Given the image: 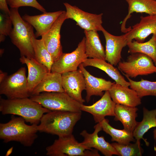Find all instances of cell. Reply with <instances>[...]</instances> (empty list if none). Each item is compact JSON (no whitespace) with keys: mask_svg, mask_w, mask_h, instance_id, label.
<instances>
[{"mask_svg":"<svg viewBox=\"0 0 156 156\" xmlns=\"http://www.w3.org/2000/svg\"><path fill=\"white\" fill-rule=\"evenodd\" d=\"M86 53L90 58L105 60V52L97 31L84 30Z\"/></svg>","mask_w":156,"mask_h":156,"instance_id":"obj_23","label":"cell"},{"mask_svg":"<svg viewBox=\"0 0 156 156\" xmlns=\"http://www.w3.org/2000/svg\"><path fill=\"white\" fill-rule=\"evenodd\" d=\"M81 112L53 111L44 114L40 124L38 131L62 137L72 134L73 128L80 119Z\"/></svg>","mask_w":156,"mask_h":156,"instance_id":"obj_1","label":"cell"},{"mask_svg":"<svg viewBox=\"0 0 156 156\" xmlns=\"http://www.w3.org/2000/svg\"><path fill=\"white\" fill-rule=\"evenodd\" d=\"M79 67L84 77L86 92V100L87 102L90 101L92 96H102L103 94V91L108 90L114 83L103 78L93 76L86 70L82 64Z\"/></svg>","mask_w":156,"mask_h":156,"instance_id":"obj_19","label":"cell"},{"mask_svg":"<svg viewBox=\"0 0 156 156\" xmlns=\"http://www.w3.org/2000/svg\"><path fill=\"white\" fill-rule=\"evenodd\" d=\"M139 22L125 34L128 43L134 39L143 42L151 34H156V15L141 16Z\"/></svg>","mask_w":156,"mask_h":156,"instance_id":"obj_16","label":"cell"},{"mask_svg":"<svg viewBox=\"0 0 156 156\" xmlns=\"http://www.w3.org/2000/svg\"><path fill=\"white\" fill-rule=\"evenodd\" d=\"M44 92H65L62 86L61 74L54 72L48 73L34 89L31 96Z\"/></svg>","mask_w":156,"mask_h":156,"instance_id":"obj_24","label":"cell"},{"mask_svg":"<svg viewBox=\"0 0 156 156\" xmlns=\"http://www.w3.org/2000/svg\"><path fill=\"white\" fill-rule=\"evenodd\" d=\"M29 98L51 111H81V104L72 98L65 92H44L31 96Z\"/></svg>","mask_w":156,"mask_h":156,"instance_id":"obj_5","label":"cell"},{"mask_svg":"<svg viewBox=\"0 0 156 156\" xmlns=\"http://www.w3.org/2000/svg\"><path fill=\"white\" fill-rule=\"evenodd\" d=\"M12 21L10 14L0 13V42L4 41L5 36H9L12 29Z\"/></svg>","mask_w":156,"mask_h":156,"instance_id":"obj_32","label":"cell"},{"mask_svg":"<svg viewBox=\"0 0 156 156\" xmlns=\"http://www.w3.org/2000/svg\"><path fill=\"white\" fill-rule=\"evenodd\" d=\"M110 97L116 104L136 107L141 104V100L136 92L128 87L114 83L108 90Z\"/></svg>","mask_w":156,"mask_h":156,"instance_id":"obj_17","label":"cell"},{"mask_svg":"<svg viewBox=\"0 0 156 156\" xmlns=\"http://www.w3.org/2000/svg\"><path fill=\"white\" fill-rule=\"evenodd\" d=\"M64 4L66 9V19L74 20L77 25L84 30L101 31L104 28L102 25L103 13H90L68 3H64Z\"/></svg>","mask_w":156,"mask_h":156,"instance_id":"obj_10","label":"cell"},{"mask_svg":"<svg viewBox=\"0 0 156 156\" xmlns=\"http://www.w3.org/2000/svg\"><path fill=\"white\" fill-rule=\"evenodd\" d=\"M153 138L154 139L155 141L156 140V128L154 129L153 131Z\"/></svg>","mask_w":156,"mask_h":156,"instance_id":"obj_36","label":"cell"},{"mask_svg":"<svg viewBox=\"0 0 156 156\" xmlns=\"http://www.w3.org/2000/svg\"><path fill=\"white\" fill-rule=\"evenodd\" d=\"M46 150V155L49 156H90V149H86L81 143L79 142L72 134L59 137Z\"/></svg>","mask_w":156,"mask_h":156,"instance_id":"obj_8","label":"cell"},{"mask_svg":"<svg viewBox=\"0 0 156 156\" xmlns=\"http://www.w3.org/2000/svg\"><path fill=\"white\" fill-rule=\"evenodd\" d=\"M143 118L140 122H138L133 132L136 141L143 140L147 146L149 143L143 138L144 134L151 128L156 127V109L149 110L145 107L143 109Z\"/></svg>","mask_w":156,"mask_h":156,"instance_id":"obj_26","label":"cell"},{"mask_svg":"<svg viewBox=\"0 0 156 156\" xmlns=\"http://www.w3.org/2000/svg\"><path fill=\"white\" fill-rule=\"evenodd\" d=\"M111 144L120 156H140L143 152L140 141H136L135 143L133 144L130 142L127 144H122L114 142Z\"/></svg>","mask_w":156,"mask_h":156,"instance_id":"obj_31","label":"cell"},{"mask_svg":"<svg viewBox=\"0 0 156 156\" xmlns=\"http://www.w3.org/2000/svg\"><path fill=\"white\" fill-rule=\"evenodd\" d=\"M62 86L65 92L72 98L81 104L85 102L81 93L86 90L83 75L79 68L77 70L62 74Z\"/></svg>","mask_w":156,"mask_h":156,"instance_id":"obj_12","label":"cell"},{"mask_svg":"<svg viewBox=\"0 0 156 156\" xmlns=\"http://www.w3.org/2000/svg\"><path fill=\"white\" fill-rule=\"evenodd\" d=\"M26 68L21 67L14 73L7 76L0 82V94L8 99L30 97Z\"/></svg>","mask_w":156,"mask_h":156,"instance_id":"obj_6","label":"cell"},{"mask_svg":"<svg viewBox=\"0 0 156 156\" xmlns=\"http://www.w3.org/2000/svg\"><path fill=\"white\" fill-rule=\"evenodd\" d=\"M64 11L60 10L53 12H45L36 15L25 14L22 18L31 24L36 30V38L41 36L48 31L59 16Z\"/></svg>","mask_w":156,"mask_h":156,"instance_id":"obj_18","label":"cell"},{"mask_svg":"<svg viewBox=\"0 0 156 156\" xmlns=\"http://www.w3.org/2000/svg\"><path fill=\"white\" fill-rule=\"evenodd\" d=\"M99 123L102 130L111 136L112 141H115L122 144H127L135 140L133 133L124 129L121 130L114 128L109 124V120L105 118Z\"/></svg>","mask_w":156,"mask_h":156,"instance_id":"obj_28","label":"cell"},{"mask_svg":"<svg viewBox=\"0 0 156 156\" xmlns=\"http://www.w3.org/2000/svg\"><path fill=\"white\" fill-rule=\"evenodd\" d=\"M19 60L22 64H26L28 68L27 86L31 95L35 88L41 81L47 73L51 72L46 66L34 58H29L22 56Z\"/></svg>","mask_w":156,"mask_h":156,"instance_id":"obj_20","label":"cell"},{"mask_svg":"<svg viewBox=\"0 0 156 156\" xmlns=\"http://www.w3.org/2000/svg\"><path fill=\"white\" fill-rule=\"evenodd\" d=\"M116 104L111 99L108 90L105 93L99 100L91 105L81 104V110L91 114L95 123H99L107 116H115Z\"/></svg>","mask_w":156,"mask_h":156,"instance_id":"obj_14","label":"cell"},{"mask_svg":"<svg viewBox=\"0 0 156 156\" xmlns=\"http://www.w3.org/2000/svg\"><path fill=\"white\" fill-rule=\"evenodd\" d=\"M105 61L102 60L87 58L82 64L84 67L90 66L102 70L114 80L116 83L124 86H130L129 82L125 80L118 69Z\"/></svg>","mask_w":156,"mask_h":156,"instance_id":"obj_25","label":"cell"},{"mask_svg":"<svg viewBox=\"0 0 156 156\" xmlns=\"http://www.w3.org/2000/svg\"><path fill=\"white\" fill-rule=\"evenodd\" d=\"M126 77L130 83V88L135 90L140 98L148 96H156V81H152L142 79L139 81H135L128 77Z\"/></svg>","mask_w":156,"mask_h":156,"instance_id":"obj_30","label":"cell"},{"mask_svg":"<svg viewBox=\"0 0 156 156\" xmlns=\"http://www.w3.org/2000/svg\"><path fill=\"white\" fill-rule=\"evenodd\" d=\"M128 5V13L121 26V30L126 33L130 29L126 27V22L134 12L146 13L148 15H156V0H125Z\"/></svg>","mask_w":156,"mask_h":156,"instance_id":"obj_21","label":"cell"},{"mask_svg":"<svg viewBox=\"0 0 156 156\" xmlns=\"http://www.w3.org/2000/svg\"><path fill=\"white\" fill-rule=\"evenodd\" d=\"M94 130L92 133H88L83 130L80 133L84 138L81 144L86 149H91L94 148L100 151L105 156H111L113 155L120 156L119 153L111 144L107 142L103 136L99 137L98 133L102 130L100 123L94 127Z\"/></svg>","mask_w":156,"mask_h":156,"instance_id":"obj_13","label":"cell"},{"mask_svg":"<svg viewBox=\"0 0 156 156\" xmlns=\"http://www.w3.org/2000/svg\"><path fill=\"white\" fill-rule=\"evenodd\" d=\"M6 0H0V9L3 12L10 14V10L8 8Z\"/></svg>","mask_w":156,"mask_h":156,"instance_id":"obj_34","label":"cell"},{"mask_svg":"<svg viewBox=\"0 0 156 156\" xmlns=\"http://www.w3.org/2000/svg\"><path fill=\"white\" fill-rule=\"evenodd\" d=\"M22 117L12 116L6 123H0V138L4 142L16 141L25 146L30 147L38 137V125H28Z\"/></svg>","mask_w":156,"mask_h":156,"instance_id":"obj_3","label":"cell"},{"mask_svg":"<svg viewBox=\"0 0 156 156\" xmlns=\"http://www.w3.org/2000/svg\"><path fill=\"white\" fill-rule=\"evenodd\" d=\"M10 10L13 28L9 36L12 42L19 50L21 56L35 58L31 42L32 37L35 36L33 27L21 17L18 8Z\"/></svg>","mask_w":156,"mask_h":156,"instance_id":"obj_4","label":"cell"},{"mask_svg":"<svg viewBox=\"0 0 156 156\" xmlns=\"http://www.w3.org/2000/svg\"><path fill=\"white\" fill-rule=\"evenodd\" d=\"M152 59L143 53H136L129 55L125 61L120 62L118 69L125 76L135 78L156 73V66Z\"/></svg>","mask_w":156,"mask_h":156,"instance_id":"obj_7","label":"cell"},{"mask_svg":"<svg viewBox=\"0 0 156 156\" xmlns=\"http://www.w3.org/2000/svg\"><path fill=\"white\" fill-rule=\"evenodd\" d=\"M101 31L106 42L105 60L112 65L116 66L120 61L122 49L128 43L125 35V34L119 36L114 35L104 28Z\"/></svg>","mask_w":156,"mask_h":156,"instance_id":"obj_15","label":"cell"},{"mask_svg":"<svg viewBox=\"0 0 156 156\" xmlns=\"http://www.w3.org/2000/svg\"><path fill=\"white\" fill-rule=\"evenodd\" d=\"M31 42L35 54V59L46 66L50 72L54 62L53 58L46 48L41 39L32 37Z\"/></svg>","mask_w":156,"mask_h":156,"instance_id":"obj_29","label":"cell"},{"mask_svg":"<svg viewBox=\"0 0 156 156\" xmlns=\"http://www.w3.org/2000/svg\"><path fill=\"white\" fill-rule=\"evenodd\" d=\"M138 110L136 107L116 104L114 120L120 121L124 129L133 133L138 122L136 119L138 116Z\"/></svg>","mask_w":156,"mask_h":156,"instance_id":"obj_22","label":"cell"},{"mask_svg":"<svg viewBox=\"0 0 156 156\" xmlns=\"http://www.w3.org/2000/svg\"><path fill=\"white\" fill-rule=\"evenodd\" d=\"M66 19V11H64L50 29L41 36V39L54 61L56 60L63 53L60 32L62 26Z\"/></svg>","mask_w":156,"mask_h":156,"instance_id":"obj_11","label":"cell"},{"mask_svg":"<svg viewBox=\"0 0 156 156\" xmlns=\"http://www.w3.org/2000/svg\"><path fill=\"white\" fill-rule=\"evenodd\" d=\"M11 8H18L22 6H30L43 13L46 12L45 8L36 0H6Z\"/></svg>","mask_w":156,"mask_h":156,"instance_id":"obj_33","label":"cell"},{"mask_svg":"<svg viewBox=\"0 0 156 156\" xmlns=\"http://www.w3.org/2000/svg\"><path fill=\"white\" fill-rule=\"evenodd\" d=\"M127 45L128 53L145 54L152 59L156 66V34H153L151 38L146 42H139L133 40L128 42Z\"/></svg>","mask_w":156,"mask_h":156,"instance_id":"obj_27","label":"cell"},{"mask_svg":"<svg viewBox=\"0 0 156 156\" xmlns=\"http://www.w3.org/2000/svg\"><path fill=\"white\" fill-rule=\"evenodd\" d=\"M50 111L30 98L0 99V112L2 114L18 116L31 124L38 125L43 115Z\"/></svg>","mask_w":156,"mask_h":156,"instance_id":"obj_2","label":"cell"},{"mask_svg":"<svg viewBox=\"0 0 156 156\" xmlns=\"http://www.w3.org/2000/svg\"><path fill=\"white\" fill-rule=\"evenodd\" d=\"M85 37L79 42L77 47L70 53H62L59 58L54 62L51 72L61 74L76 70L78 67L87 58L86 53Z\"/></svg>","mask_w":156,"mask_h":156,"instance_id":"obj_9","label":"cell"},{"mask_svg":"<svg viewBox=\"0 0 156 156\" xmlns=\"http://www.w3.org/2000/svg\"><path fill=\"white\" fill-rule=\"evenodd\" d=\"M7 76V74L6 73L3 72L0 70V82L2 81Z\"/></svg>","mask_w":156,"mask_h":156,"instance_id":"obj_35","label":"cell"}]
</instances>
